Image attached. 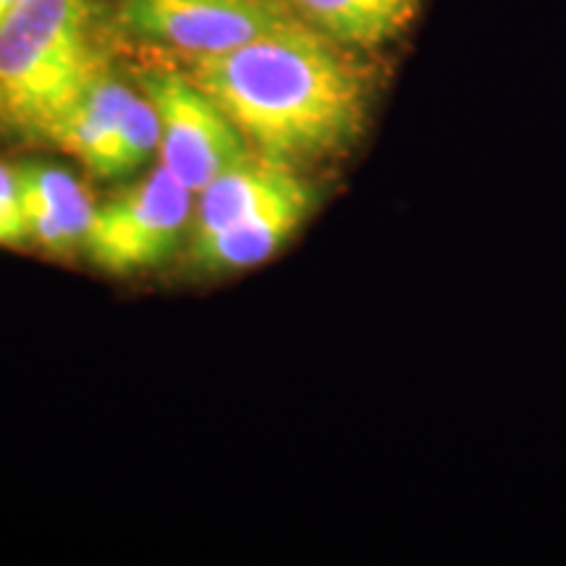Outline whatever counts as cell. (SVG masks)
<instances>
[{
  "instance_id": "obj_1",
  "label": "cell",
  "mask_w": 566,
  "mask_h": 566,
  "mask_svg": "<svg viewBox=\"0 0 566 566\" xmlns=\"http://www.w3.org/2000/svg\"><path fill=\"white\" fill-rule=\"evenodd\" d=\"M179 59L250 150L265 158L286 166L331 158L363 134L370 103L365 66L352 48L307 24L226 53Z\"/></svg>"
},
{
  "instance_id": "obj_2",
  "label": "cell",
  "mask_w": 566,
  "mask_h": 566,
  "mask_svg": "<svg viewBox=\"0 0 566 566\" xmlns=\"http://www.w3.org/2000/svg\"><path fill=\"white\" fill-rule=\"evenodd\" d=\"M103 69L97 0H24L0 24V137L48 145Z\"/></svg>"
},
{
  "instance_id": "obj_3",
  "label": "cell",
  "mask_w": 566,
  "mask_h": 566,
  "mask_svg": "<svg viewBox=\"0 0 566 566\" xmlns=\"http://www.w3.org/2000/svg\"><path fill=\"white\" fill-rule=\"evenodd\" d=\"M137 84L160 118L163 166L195 195L250 153L229 116L181 66H142Z\"/></svg>"
},
{
  "instance_id": "obj_4",
  "label": "cell",
  "mask_w": 566,
  "mask_h": 566,
  "mask_svg": "<svg viewBox=\"0 0 566 566\" xmlns=\"http://www.w3.org/2000/svg\"><path fill=\"white\" fill-rule=\"evenodd\" d=\"M192 195L160 163L147 179L95 210L84 237L90 263L113 275L166 263L192 221Z\"/></svg>"
},
{
  "instance_id": "obj_5",
  "label": "cell",
  "mask_w": 566,
  "mask_h": 566,
  "mask_svg": "<svg viewBox=\"0 0 566 566\" xmlns=\"http://www.w3.org/2000/svg\"><path fill=\"white\" fill-rule=\"evenodd\" d=\"M302 24L286 0H122L118 27L176 55H216Z\"/></svg>"
},
{
  "instance_id": "obj_6",
  "label": "cell",
  "mask_w": 566,
  "mask_h": 566,
  "mask_svg": "<svg viewBox=\"0 0 566 566\" xmlns=\"http://www.w3.org/2000/svg\"><path fill=\"white\" fill-rule=\"evenodd\" d=\"M313 200V189L294 174L279 192L231 229L189 247L195 265L210 273H231L265 263L294 237Z\"/></svg>"
},
{
  "instance_id": "obj_7",
  "label": "cell",
  "mask_w": 566,
  "mask_h": 566,
  "mask_svg": "<svg viewBox=\"0 0 566 566\" xmlns=\"http://www.w3.org/2000/svg\"><path fill=\"white\" fill-rule=\"evenodd\" d=\"M137 92L103 69L51 134L48 145L76 155L101 179H122V129Z\"/></svg>"
},
{
  "instance_id": "obj_8",
  "label": "cell",
  "mask_w": 566,
  "mask_h": 566,
  "mask_svg": "<svg viewBox=\"0 0 566 566\" xmlns=\"http://www.w3.org/2000/svg\"><path fill=\"white\" fill-rule=\"evenodd\" d=\"M21 200H24L30 242L48 258H74L84 250L95 205L87 189L69 171L53 166L19 168Z\"/></svg>"
},
{
  "instance_id": "obj_9",
  "label": "cell",
  "mask_w": 566,
  "mask_h": 566,
  "mask_svg": "<svg viewBox=\"0 0 566 566\" xmlns=\"http://www.w3.org/2000/svg\"><path fill=\"white\" fill-rule=\"evenodd\" d=\"M294 176V166L250 150L200 192L192 221V244L216 237L258 210Z\"/></svg>"
},
{
  "instance_id": "obj_10",
  "label": "cell",
  "mask_w": 566,
  "mask_h": 566,
  "mask_svg": "<svg viewBox=\"0 0 566 566\" xmlns=\"http://www.w3.org/2000/svg\"><path fill=\"white\" fill-rule=\"evenodd\" d=\"M302 24L352 51H370L412 24L420 0H286Z\"/></svg>"
},
{
  "instance_id": "obj_11",
  "label": "cell",
  "mask_w": 566,
  "mask_h": 566,
  "mask_svg": "<svg viewBox=\"0 0 566 566\" xmlns=\"http://www.w3.org/2000/svg\"><path fill=\"white\" fill-rule=\"evenodd\" d=\"M160 147V118L145 95L134 97L122 129V179L132 176Z\"/></svg>"
},
{
  "instance_id": "obj_12",
  "label": "cell",
  "mask_w": 566,
  "mask_h": 566,
  "mask_svg": "<svg viewBox=\"0 0 566 566\" xmlns=\"http://www.w3.org/2000/svg\"><path fill=\"white\" fill-rule=\"evenodd\" d=\"M30 242L24 200H21L19 171L0 163V247H21Z\"/></svg>"
},
{
  "instance_id": "obj_13",
  "label": "cell",
  "mask_w": 566,
  "mask_h": 566,
  "mask_svg": "<svg viewBox=\"0 0 566 566\" xmlns=\"http://www.w3.org/2000/svg\"><path fill=\"white\" fill-rule=\"evenodd\" d=\"M21 3H24V0H0V24H3V21L9 19Z\"/></svg>"
}]
</instances>
